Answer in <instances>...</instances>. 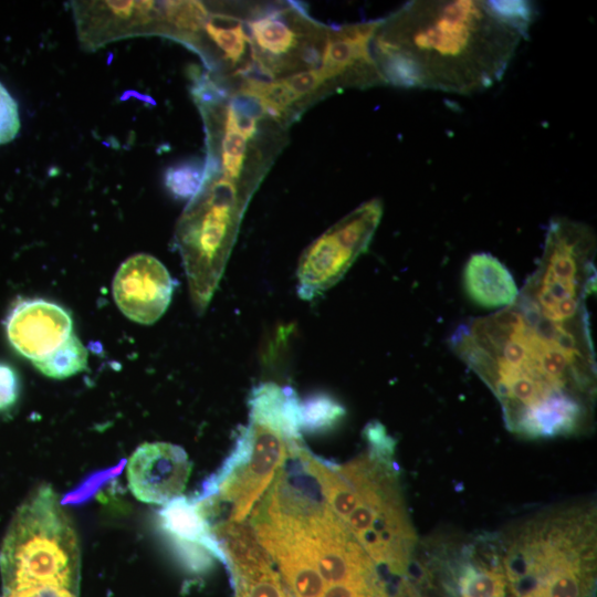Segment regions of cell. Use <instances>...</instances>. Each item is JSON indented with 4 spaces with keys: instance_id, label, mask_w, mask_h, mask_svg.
I'll return each mask as SVG.
<instances>
[{
    "instance_id": "obj_1",
    "label": "cell",
    "mask_w": 597,
    "mask_h": 597,
    "mask_svg": "<svg viewBox=\"0 0 597 597\" xmlns=\"http://www.w3.org/2000/svg\"><path fill=\"white\" fill-rule=\"evenodd\" d=\"M588 317L555 321L519 294L510 306L459 325L451 349L492 390L510 431L527 439L574 436L594 415Z\"/></svg>"
},
{
    "instance_id": "obj_2",
    "label": "cell",
    "mask_w": 597,
    "mask_h": 597,
    "mask_svg": "<svg viewBox=\"0 0 597 597\" xmlns=\"http://www.w3.org/2000/svg\"><path fill=\"white\" fill-rule=\"evenodd\" d=\"M527 1H410L373 40L386 84L471 94L504 76L534 19Z\"/></svg>"
},
{
    "instance_id": "obj_3",
    "label": "cell",
    "mask_w": 597,
    "mask_h": 597,
    "mask_svg": "<svg viewBox=\"0 0 597 597\" xmlns=\"http://www.w3.org/2000/svg\"><path fill=\"white\" fill-rule=\"evenodd\" d=\"M365 452L338 464L352 491V509L344 525L376 566L404 575L416 553L410 521L395 462L396 440L378 421L363 431Z\"/></svg>"
},
{
    "instance_id": "obj_4",
    "label": "cell",
    "mask_w": 597,
    "mask_h": 597,
    "mask_svg": "<svg viewBox=\"0 0 597 597\" xmlns=\"http://www.w3.org/2000/svg\"><path fill=\"white\" fill-rule=\"evenodd\" d=\"M80 545L74 524L50 485L38 488L6 535L0 567L6 591L56 587L77 594Z\"/></svg>"
},
{
    "instance_id": "obj_5",
    "label": "cell",
    "mask_w": 597,
    "mask_h": 597,
    "mask_svg": "<svg viewBox=\"0 0 597 597\" xmlns=\"http://www.w3.org/2000/svg\"><path fill=\"white\" fill-rule=\"evenodd\" d=\"M253 188L218 175H206L176 229L195 307L202 312L224 271Z\"/></svg>"
},
{
    "instance_id": "obj_6",
    "label": "cell",
    "mask_w": 597,
    "mask_h": 597,
    "mask_svg": "<svg viewBox=\"0 0 597 597\" xmlns=\"http://www.w3.org/2000/svg\"><path fill=\"white\" fill-rule=\"evenodd\" d=\"M383 214L379 199L364 202L311 243L298 261L297 294L311 301L335 285L373 239Z\"/></svg>"
},
{
    "instance_id": "obj_7",
    "label": "cell",
    "mask_w": 597,
    "mask_h": 597,
    "mask_svg": "<svg viewBox=\"0 0 597 597\" xmlns=\"http://www.w3.org/2000/svg\"><path fill=\"white\" fill-rule=\"evenodd\" d=\"M71 7L85 50L126 38L166 34L165 1H73Z\"/></svg>"
},
{
    "instance_id": "obj_8",
    "label": "cell",
    "mask_w": 597,
    "mask_h": 597,
    "mask_svg": "<svg viewBox=\"0 0 597 597\" xmlns=\"http://www.w3.org/2000/svg\"><path fill=\"white\" fill-rule=\"evenodd\" d=\"M175 282L165 265L149 254H135L117 270L113 280L114 300L133 322L149 325L166 312Z\"/></svg>"
},
{
    "instance_id": "obj_9",
    "label": "cell",
    "mask_w": 597,
    "mask_h": 597,
    "mask_svg": "<svg viewBox=\"0 0 597 597\" xmlns=\"http://www.w3.org/2000/svg\"><path fill=\"white\" fill-rule=\"evenodd\" d=\"M190 472L186 451L169 442L140 444L126 469L129 490L137 500L164 505L181 495Z\"/></svg>"
},
{
    "instance_id": "obj_10",
    "label": "cell",
    "mask_w": 597,
    "mask_h": 597,
    "mask_svg": "<svg viewBox=\"0 0 597 597\" xmlns=\"http://www.w3.org/2000/svg\"><path fill=\"white\" fill-rule=\"evenodd\" d=\"M383 19L344 24L328 30L320 66L329 81L367 87L386 84L371 52L373 40Z\"/></svg>"
},
{
    "instance_id": "obj_11",
    "label": "cell",
    "mask_w": 597,
    "mask_h": 597,
    "mask_svg": "<svg viewBox=\"0 0 597 597\" xmlns=\"http://www.w3.org/2000/svg\"><path fill=\"white\" fill-rule=\"evenodd\" d=\"M11 346L32 362L57 348L72 334L73 322L60 305L41 298L18 303L4 322Z\"/></svg>"
},
{
    "instance_id": "obj_12",
    "label": "cell",
    "mask_w": 597,
    "mask_h": 597,
    "mask_svg": "<svg viewBox=\"0 0 597 597\" xmlns=\"http://www.w3.org/2000/svg\"><path fill=\"white\" fill-rule=\"evenodd\" d=\"M286 12L269 10L256 13L248 21L252 61L272 78L279 73L296 69L297 57L307 65L321 62L314 45L300 43L302 34L295 23L287 21Z\"/></svg>"
},
{
    "instance_id": "obj_13",
    "label": "cell",
    "mask_w": 597,
    "mask_h": 597,
    "mask_svg": "<svg viewBox=\"0 0 597 597\" xmlns=\"http://www.w3.org/2000/svg\"><path fill=\"white\" fill-rule=\"evenodd\" d=\"M160 525L193 570L207 568L211 558L227 566L226 554L192 500L178 496L164 505Z\"/></svg>"
},
{
    "instance_id": "obj_14",
    "label": "cell",
    "mask_w": 597,
    "mask_h": 597,
    "mask_svg": "<svg viewBox=\"0 0 597 597\" xmlns=\"http://www.w3.org/2000/svg\"><path fill=\"white\" fill-rule=\"evenodd\" d=\"M463 286L479 306L504 308L519 295L515 281L506 266L490 253H475L463 270Z\"/></svg>"
},
{
    "instance_id": "obj_15",
    "label": "cell",
    "mask_w": 597,
    "mask_h": 597,
    "mask_svg": "<svg viewBox=\"0 0 597 597\" xmlns=\"http://www.w3.org/2000/svg\"><path fill=\"white\" fill-rule=\"evenodd\" d=\"M206 35L220 51L221 57L234 66L242 61L249 36L243 24L234 17L210 13L206 21L201 35Z\"/></svg>"
},
{
    "instance_id": "obj_16",
    "label": "cell",
    "mask_w": 597,
    "mask_h": 597,
    "mask_svg": "<svg viewBox=\"0 0 597 597\" xmlns=\"http://www.w3.org/2000/svg\"><path fill=\"white\" fill-rule=\"evenodd\" d=\"M32 363L43 375L50 378L64 379L86 368L87 350L78 337L71 334L49 355Z\"/></svg>"
},
{
    "instance_id": "obj_17",
    "label": "cell",
    "mask_w": 597,
    "mask_h": 597,
    "mask_svg": "<svg viewBox=\"0 0 597 597\" xmlns=\"http://www.w3.org/2000/svg\"><path fill=\"white\" fill-rule=\"evenodd\" d=\"M344 406L327 394H315L301 401V430L323 432L334 428L345 417Z\"/></svg>"
},
{
    "instance_id": "obj_18",
    "label": "cell",
    "mask_w": 597,
    "mask_h": 597,
    "mask_svg": "<svg viewBox=\"0 0 597 597\" xmlns=\"http://www.w3.org/2000/svg\"><path fill=\"white\" fill-rule=\"evenodd\" d=\"M205 163L184 161L170 166L165 172L166 188L178 199H192L201 189L205 180Z\"/></svg>"
},
{
    "instance_id": "obj_19",
    "label": "cell",
    "mask_w": 597,
    "mask_h": 597,
    "mask_svg": "<svg viewBox=\"0 0 597 597\" xmlns=\"http://www.w3.org/2000/svg\"><path fill=\"white\" fill-rule=\"evenodd\" d=\"M235 597H292L274 567L231 578Z\"/></svg>"
},
{
    "instance_id": "obj_20",
    "label": "cell",
    "mask_w": 597,
    "mask_h": 597,
    "mask_svg": "<svg viewBox=\"0 0 597 597\" xmlns=\"http://www.w3.org/2000/svg\"><path fill=\"white\" fill-rule=\"evenodd\" d=\"M281 81L289 88L296 102H300L306 96L316 93L322 85L329 82V78L318 66L282 77Z\"/></svg>"
},
{
    "instance_id": "obj_21",
    "label": "cell",
    "mask_w": 597,
    "mask_h": 597,
    "mask_svg": "<svg viewBox=\"0 0 597 597\" xmlns=\"http://www.w3.org/2000/svg\"><path fill=\"white\" fill-rule=\"evenodd\" d=\"M20 126L18 104L0 82V145L14 139Z\"/></svg>"
},
{
    "instance_id": "obj_22",
    "label": "cell",
    "mask_w": 597,
    "mask_h": 597,
    "mask_svg": "<svg viewBox=\"0 0 597 597\" xmlns=\"http://www.w3.org/2000/svg\"><path fill=\"white\" fill-rule=\"evenodd\" d=\"M20 394V380L15 369L0 363V411L11 408Z\"/></svg>"
},
{
    "instance_id": "obj_23",
    "label": "cell",
    "mask_w": 597,
    "mask_h": 597,
    "mask_svg": "<svg viewBox=\"0 0 597 597\" xmlns=\"http://www.w3.org/2000/svg\"><path fill=\"white\" fill-rule=\"evenodd\" d=\"M3 597H77V594L63 588L40 587L6 591Z\"/></svg>"
}]
</instances>
